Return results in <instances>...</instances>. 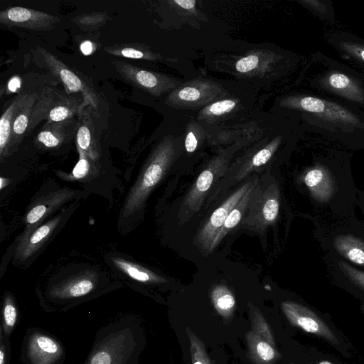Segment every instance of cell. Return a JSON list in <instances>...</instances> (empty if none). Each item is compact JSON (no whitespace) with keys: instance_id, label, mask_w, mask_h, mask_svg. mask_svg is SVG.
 <instances>
[{"instance_id":"1","label":"cell","mask_w":364,"mask_h":364,"mask_svg":"<svg viewBox=\"0 0 364 364\" xmlns=\"http://www.w3.org/2000/svg\"><path fill=\"white\" fill-rule=\"evenodd\" d=\"M280 104L296 113L306 131L316 136L364 146V112L355 107L306 90L284 97Z\"/></svg>"},{"instance_id":"2","label":"cell","mask_w":364,"mask_h":364,"mask_svg":"<svg viewBox=\"0 0 364 364\" xmlns=\"http://www.w3.org/2000/svg\"><path fill=\"white\" fill-rule=\"evenodd\" d=\"M301 81L306 91L349 104L364 112V73L326 55L310 53Z\"/></svg>"},{"instance_id":"3","label":"cell","mask_w":364,"mask_h":364,"mask_svg":"<svg viewBox=\"0 0 364 364\" xmlns=\"http://www.w3.org/2000/svg\"><path fill=\"white\" fill-rule=\"evenodd\" d=\"M142 331L133 316L101 327L83 364H138L143 349Z\"/></svg>"},{"instance_id":"4","label":"cell","mask_w":364,"mask_h":364,"mask_svg":"<svg viewBox=\"0 0 364 364\" xmlns=\"http://www.w3.org/2000/svg\"><path fill=\"white\" fill-rule=\"evenodd\" d=\"M176 155L173 141L169 137L161 140L151 153L147 161L130 189L122 207L127 217L143 208L146 200L171 166Z\"/></svg>"},{"instance_id":"5","label":"cell","mask_w":364,"mask_h":364,"mask_svg":"<svg viewBox=\"0 0 364 364\" xmlns=\"http://www.w3.org/2000/svg\"><path fill=\"white\" fill-rule=\"evenodd\" d=\"M279 189L272 176L258 178L252 192L248 207L240 222L241 227L258 233L277 220L279 210Z\"/></svg>"},{"instance_id":"6","label":"cell","mask_w":364,"mask_h":364,"mask_svg":"<svg viewBox=\"0 0 364 364\" xmlns=\"http://www.w3.org/2000/svg\"><path fill=\"white\" fill-rule=\"evenodd\" d=\"M99 287V277L92 271L78 273L53 284L45 292V311H65L92 296Z\"/></svg>"},{"instance_id":"7","label":"cell","mask_w":364,"mask_h":364,"mask_svg":"<svg viewBox=\"0 0 364 364\" xmlns=\"http://www.w3.org/2000/svg\"><path fill=\"white\" fill-rule=\"evenodd\" d=\"M232 154V149L220 151L199 174L179 207L178 219L181 224L188 221L200 210L212 186L228 170Z\"/></svg>"},{"instance_id":"8","label":"cell","mask_w":364,"mask_h":364,"mask_svg":"<svg viewBox=\"0 0 364 364\" xmlns=\"http://www.w3.org/2000/svg\"><path fill=\"white\" fill-rule=\"evenodd\" d=\"M65 358V347L56 337L39 328L27 329L21 353L24 364H63Z\"/></svg>"},{"instance_id":"9","label":"cell","mask_w":364,"mask_h":364,"mask_svg":"<svg viewBox=\"0 0 364 364\" xmlns=\"http://www.w3.org/2000/svg\"><path fill=\"white\" fill-rule=\"evenodd\" d=\"M226 91L219 84L208 80H194L173 90L166 103L175 108L191 109L207 106L223 97Z\"/></svg>"},{"instance_id":"10","label":"cell","mask_w":364,"mask_h":364,"mask_svg":"<svg viewBox=\"0 0 364 364\" xmlns=\"http://www.w3.org/2000/svg\"><path fill=\"white\" fill-rule=\"evenodd\" d=\"M119 75L127 82L154 96L172 91L180 82L166 75L144 70L122 60L112 61Z\"/></svg>"},{"instance_id":"11","label":"cell","mask_w":364,"mask_h":364,"mask_svg":"<svg viewBox=\"0 0 364 364\" xmlns=\"http://www.w3.org/2000/svg\"><path fill=\"white\" fill-rule=\"evenodd\" d=\"M256 178L249 180L232 192L210 215L196 236V244L200 250L209 254L213 241L223 225L229 213L254 184Z\"/></svg>"},{"instance_id":"12","label":"cell","mask_w":364,"mask_h":364,"mask_svg":"<svg viewBox=\"0 0 364 364\" xmlns=\"http://www.w3.org/2000/svg\"><path fill=\"white\" fill-rule=\"evenodd\" d=\"M281 307L291 326L338 345V340L331 329L309 308L292 301H282Z\"/></svg>"},{"instance_id":"13","label":"cell","mask_w":364,"mask_h":364,"mask_svg":"<svg viewBox=\"0 0 364 364\" xmlns=\"http://www.w3.org/2000/svg\"><path fill=\"white\" fill-rule=\"evenodd\" d=\"M37 51L48 69L63 83L68 93L80 92L86 105L97 108V95L81 78L48 50L37 47Z\"/></svg>"},{"instance_id":"14","label":"cell","mask_w":364,"mask_h":364,"mask_svg":"<svg viewBox=\"0 0 364 364\" xmlns=\"http://www.w3.org/2000/svg\"><path fill=\"white\" fill-rule=\"evenodd\" d=\"M324 40L350 66L364 73V38L341 29H327Z\"/></svg>"},{"instance_id":"15","label":"cell","mask_w":364,"mask_h":364,"mask_svg":"<svg viewBox=\"0 0 364 364\" xmlns=\"http://www.w3.org/2000/svg\"><path fill=\"white\" fill-rule=\"evenodd\" d=\"M59 21L58 16L21 6L10 7L0 13L1 24L31 30L52 29Z\"/></svg>"},{"instance_id":"16","label":"cell","mask_w":364,"mask_h":364,"mask_svg":"<svg viewBox=\"0 0 364 364\" xmlns=\"http://www.w3.org/2000/svg\"><path fill=\"white\" fill-rule=\"evenodd\" d=\"M76 193V190L63 188L38 198L26 215V228L22 236L35 230L50 213L73 199Z\"/></svg>"},{"instance_id":"17","label":"cell","mask_w":364,"mask_h":364,"mask_svg":"<svg viewBox=\"0 0 364 364\" xmlns=\"http://www.w3.org/2000/svg\"><path fill=\"white\" fill-rule=\"evenodd\" d=\"M62 220L63 214H59L21 236L16 247L15 259L23 262L33 256L49 240Z\"/></svg>"},{"instance_id":"18","label":"cell","mask_w":364,"mask_h":364,"mask_svg":"<svg viewBox=\"0 0 364 364\" xmlns=\"http://www.w3.org/2000/svg\"><path fill=\"white\" fill-rule=\"evenodd\" d=\"M328 169L316 165L304 175V181L312 196L320 202L328 200L333 192V183Z\"/></svg>"},{"instance_id":"19","label":"cell","mask_w":364,"mask_h":364,"mask_svg":"<svg viewBox=\"0 0 364 364\" xmlns=\"http://www.w3.org/2000/svg\"><path fill=\"white\" fill-rule=\"evenodd\" d=\"M282 141V136L275 137L270 143L255 153L251 158L245 161L237 171L232 173V176L225 181L226 185H228L230 181L232 183H235L243 180L252 171L267 164L278 149Z\"/></svg>"},{"instance_id":"20","label":"cell","mask_w":364,"mask_h":364,"mask_svg":"<svg viewBox=\"0 0 364 364\" xmlns=\"http://www.w3.org/2000/svg\"><path fill=\"white\" fill-rule=\"evenodd\" d=\"M247 355L254 364H275L281 358L277 348L261 338L251 330L245 334Z\"/></svg>"},{"instance_id":"21","label":"cell","mask_w":364,"mask_h":364,"mask_svg":"<svg viewBox=\"0 0 364 364\" xmlns=\"http://www.w3.org/2000/svg\"><path fill=\"white\" fill-rule=\"evenodd\" d=\"M114 265L132 279L146 284H158L167 280L154 272L122 257H113Z\"/></svg>"},{"instance_id":"22","label":"cell","mask_w":364,"mask_h":364,"mask_svg":"<svg viewBox=\"0 0 364 364\" xmlns=\"http://www.w3.org/2000/svg\"><path fill=\"white\" fill-rule=\"evenodd\" d=\"M257 181L256 178L254 184L250 187L247 192L245 194L243 198L239 201V203L233 208L231 212L229 213L226 218L223 225L215 237L213 243L211 245L209 254L212 253L213 250L218 247L222 240L226 236V235L240 223L243 217L245 216L250 196L253 188Z\"/></svg>"},{"instance_id":"23","label":"cell","mask_w":364,"mask_h":364,"mask_svg":"<svg viewBox=\"0 0 364 364\" xmlns=\"http://www.w3.org/2000/svg\"><path fill=\"white\" fill-rule=\"evenodd\" d=\"M333 246L343 257L364 267V241L351 235H341L335 237Z\"/></svg>"},{"instance_id":"24","label":"cell","mask_w":364,"mask_h":364,"mask_svg":"<svg viewBox=\"0 0 364 364\" xmlns=\"http://www.w3.org/2000/svg\"><path fill=\"white\" fill-rule=\"evenodd\" d=\"M24 95L16 97L2 114L0 119V156L6 155L12 142L13 124Z\"/></svg>"},{"instance_id":"25","label":"cell","mask_w":364,"mask_h":364,"mask_svg":"<svg viewBox=\"0 0 364 364\" xmlns=\"http://www.w3.org/2000/svg\"><path fill=\"white\" fill-rule=\"evenodd\" d=\"M104 50L112 55L132 59L157 60L162 58L160 55L139 43L115 44L105 47Z\"/></svg>"},{"instance_id":"26","label":"cell","mask_w":364,"mask_h":364,"mask_svg":"<svg viewBox=\"0 0 364 364\" xmlns=\"http://www.w3.org/2000/svg\"><path fill=\"white\" fill-rule=\"evenodd\" d=\"M36 94L24 95L14 119L12 131V141H16L29 127L31 115L37 100Z\"/></svg>"},{"instance_id":"27","label":"cell","mask_w":364,"mask_h":364,"mask_svg":"<svg viewBox=\"0 0 364 364\" xmlns=\"http://www.w3.org/2000/svg\"><path fill=\"white\" fill-rule=\"evenodd\" d=\"M210 298L217 312L224 318L232 317L236 306V301L232 291L225 285L218 284L213 287L210 291Z\"/></svg>"},{"instance_id":"28","label":"cell","mask_w":364,"mask_h":364,"mask_svg":"<svg viewBox=\"0 0 364 364\" xmlns=\"http://www.w3.org/2000/svg\"><path fill=\"white\" fill-rule=\"evenodd\" d=\"M18 321V309L14 296L9 291L4 293L1 309L0 329L4 336L10 340Z\"/></svg>"},{"instance_id":"29","label":"cell","mask_w":364,"mask_h":364,"mask_svg":"<svg viewBox=\"0 0 364 364\" xmlns=\"http://www.w3.org/2000/svg\"><path fill=\"white\" fill-rule=\"evenodd\" d=\"M251 331L261 338L277 348L272 329L261 311L250 302L248 304Z\"/></svg>"},{"instance_id":"30","label":"cell","mask_w":364,"mask_h":364,"mask_svg":"<svg viewBox=\"0 0 364 364\" xmlns=\"http://www.w3.org/2000/svg\"><path fill=\"white\" fill-rule=\"evenodd\" d=\"M321 21L328 23H335L336 14L333 3L330 0H301L298 1Z\"/></svg>"},{"instance_id":"31","label":"cell","mask_w":364,"mask_h":364,"mask_svg":"<svg viewBox=\"0 0 364 364\" xmlns=\"http://www.w3.org/2000/svg\"><path fill=\"white\" fill-rule=\"evenodd\" d=\"M238 101L235 99H223L217 100L200 110L198 118L200 119H211L231 112L235 109Z\"/></svg>"},{"instance_id":"32","label":"cell","mask_w":364,"mask_h":364,"mask_svg":"<svg viewBox=\"0 0 364 364\" xmlns=\"http://www.w3.org/2000/svg\"><path fill=\"white\" fill-rule=\"evenodd\" d=\"M186 332L190 341L192 364H214L209 357L204 343L188 327Z\"/></svg>"},{"instance_id":"33","label":"cell","mask_w":364,"mask_h":364,"mask_svg":"<svg viewBox=\"0 0 364 364\" xmlns=\"http://www.w3.org/2000/svg\"><path fill=\"white\" fill-rule=\"evenodd\" d=\"M61 123H51L47 128L42 129L37 135L38 142L46 148L58 146L64 139Z\"/></svg>"},{"instance_id":"34","label":"cell","mask_w":364,"mask_h":364,"mask_svg":"<svg viewBox=\"0 0 364 364\" xmlns=\"http://www.w3.org/2000/svg\"><path fill=\"white\" fill-rule=\"evenodd\" d=\"M79 106L76 102L63 100L62 102L52 107L48 114V123H61L70 119L76 112Z\"/></svg>"},{"instance_id":"35","label":"cell","mask_w":364,"mask_h":364,"mask_svg":"<svg viewBox=\"0 0 364 364\" xmlns=\"http://www.w3.org/2000/svg\"><path fill=\"white\" fill-rule=\"evenodd\" d=\"M79 152V160L73 168L70 174L66 176H62L63 178H67L68 180H84L91 176L93 173L94 168L92 166V160L85 153L81 151Z\"/></svg>"},{"instance_id":"36","label":"cell","mask_w":364,"mask_h":364,"mask_svg":"<svg viewBox=\"0 0 364 364\" xmlns=\"http://www.w3.org/2000/svg\"><path fill=\"white\" fill-rule=\"evenodd\" d=\"M76 141L78 151H82L93 161L97 159V153L92 145L91 130L87 123L78 128Z\"/></svg>"},{"instance_id":"37","label":"cell","mask_w":364,"mask_h":364,"mask_svg":"<svg viewBox=\"0 0 364 364\" xmlns=\"http://www.w3.org/2000/svg\"><path fill=\"white\" fill-rule=\"evenodd\" d=\"M107 18L108 16L105 13L95 12L79 16L74 21L82 28H91L100 26Z\"/></svg>"},{"instance_id":"38","label":"cell","mask_w":364,"mask_h":364,"mask_svg":"<svg viewBox=\"0 0 364 364\" xmlns=\"http://www.w3.org/2000/svg\"><path fill=\"white\" fill-rule=\"evenodd\" d=\"M261 62L258 54L252 53L239 59L235 63V69L240 73H250L260 67Z\"/></svg>"},{"instance_id":"39","label":"cell","mask_w":364,"mask_h":364,"mask_svg":"<svg viewBox=\"0 0 364 364\" xmlns=\"http://www.w3.org/2000/svg\"><path fill=\"white\" fill-rule=\"evenodd\" d=\"M343 273L356 286L364 290V272L347 264L343 261L338 262Z\"/></svg>"},{"instance_id":"40","label":"cell","mask_w":364,"mask_h":364,"mask_svg":"<svg viewBox=\"0 0 364 364\" xmlns=\"http://www.w3.org/2000/svg\"><path fill=\"white\" fill-rule=\"evenodd\" d=\"M201 134L194 127H190L185 139V148L188 153H192L198 148Z\"/></svg>"},{"instance_id":"41","label":"cell","mask_w":364,"mask_h":364,"mask_svg":"<svg viewBox=\"0 0 364 364\" xmlns=\"http://www.w3.org/2000/svg\"><path fill=\"white\" fill-rule=\"evenodd\" d=\"M11 358V341L4 336L0 329V364H10Z\"/></svg>"},{"instance_id":"42","label":"cell","mask_w":364,"mask_h":364,"mask_svg":"<svg viewBox=\"0 0 364 364\" xmlns=\"http://www.w3.org/2000/svg\"><path fill=\"white\" fill-rule=\"evenodd\" d=\"M173 2L177 4L178 7L184 10H191L195 9L196 1L194 0H175Z\"/></svg>"},{"instance_id":"43","label":"cell","mask_w":364,"mask_h":364,"mask_svg":"<svg viewBox=\"0 0 364 364\" xmlns=\"http://www.w3.org/2000/svg\"><path fill=\"white\" fill-rule=\"evenodd\" d=\"M81 52L86 55H90L93 52V44L90 41H85L80 45Z\"/></svg>"},{"instance_id":"44","label":"cell","mask_w":364,"mask_h":364,"mask_svg":"<svg viewBox=\"0 0 364 364\" xmlns=\"http://www.w3.org/2000/svg\"><path fill=\"white\" fill-rule=\"evenodd\" d=\"M19 85V80H17L16 78H14L9 82V89L11 90H15L17 87L16 85Z\"/></svg>"},{"instance_id":"45","label":"cell","mask_w":364,"mask_h":364,"mask_svg":"<svg viewBox=\"0 0 364 364\" xmlns=\"http://www.w3.org/2000/svg\"><path fill=\"white\" fill-rule=\"evenodd\" d=\"M9 180L3 177L0 178V189L2 190L4 187L8 185Z\"/></svg>"},{"instance_id":"46","label":"cell","mask_w":364,"mask_h":364,"mask_svg":"<svg viewBox=\"0 0 364 364\" xmlns=\"http://www.w3.org/2000/svg\"><path fill=\"white\" fill-rule=\"evenodd\" d=\"M318 364H333V363L328 360H322V361L319 362Z\"/></svg>"},{"instance_id":"47","label":"cell","mask_w":364,"mask_h":364,"mask_svg":"<svg viewBox=\"0 0 364 364\" xmlns=\"http://www.w3.org/2000/svg\"><path fill=\"white\" fill-rule=\"evenodd\" d=\"M289 364H295V363H289Z\"/></svg>"}]
</instances>
